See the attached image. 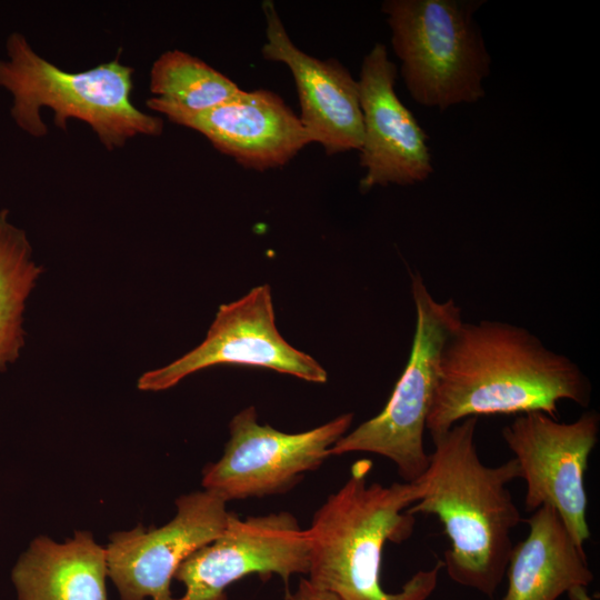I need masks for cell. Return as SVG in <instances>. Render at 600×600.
Wrapping results in <instances>:
<instances>
[{
	"instance_id": "9",
	"label": "cell",
	"mask_w": 600,
	"mask_h": 600,
	"mask_svg": "<svg viewBox=\"0 0 600 600\" xmlns=\"http://www.w3.org/2000/svg\"><path fill=\"white\" fill-rule=\"evenodd\" d=\"M217 364L267 368L314 383L328 380L326 369L314 358L292 347L278 331L268 284L221 304L199 346L161 368L142 373L137 388L167 390L186 377Z\"/></svg>"
},
{
	"instance_id": "18",
	"label": "cell",
	"mask_w": 600,
	"mask_h": 600,
	"mask_svg": "<svg viewBox=\"0 0 600 600\" xmlns=\"http://www.w3.org/2000/svg\"><path fill=\"white\" fill-rule=\"evenodd\" d=\"M8 214L0 210V371L19 358L24 346L26 302L43 272L26 232Z\"/></svg>"
},
{
	"instance_id": "2",
	"label": "cell",
	"mask_w": 600,
	"mask_h": 600,
	"mask_svg": "<svg viewBox=\"0 0 600 600\" xmlns=\"http://www.w3.org/2000/svg\"><path fill=\"white\" fill-rule=\"evenodd\" d=\"M477 423L469 417L431 437L427 469L412 481L417 501L406 511L436 516L450 541L441 559L449 578L492 598L506 577L511 532L521 521L508 488L520 479V469L514 458L493 467L481 461Z\"/></svg>"
},
{
	"instance_id": "12",
	"label": "cell",
	"mask_w": 600,
	"mask_h": 600,
	"mask_svg": "<svg viewBox=\"0 0 600 600\" xmlns=\"http://www.w3.org/2000/svg\"><path fill=\"white\" fill-rule=\"evenodd\" d=\"M397 66L383 43L363 57L358 79L362 113L361 192L377 186H409L429 178L433 168L428 136L398 98Z\"/></svg>"
},
{
	"instance_id": "14",
	"label": "cell",
	"mask_w": 600,
	"mask_h": 600,
	"mask_svg": "<svg viewBox=\"0 0 600 600\" xmlns=\"http://www.w3.org/2000/svg\"><path fill=\"white\" fill-rule=\"evenodd\" d=\"M173 123L202 134L216 150L243 168L266 171L286 166L311 137L299 116L276 92L242 90L233 99Z\"/></svg>"
},
{
	"instance_id": "4",
	"label": "cell",
	"mask_w": 600,
	"mask_h": 600,
	"mask_svg": "<svg viewBox=\"0 0 600 600\" xmlns=\"http://www.w3.org/2000/svg\"><path fill=\"white\" fill-rule=\"evenodd\" d=\"M8 60H0V87L13 98L11 117L34 138L48 133L40 110L53 111V122L67 131L74 118L86 122L111 151L137 136H160V117L139 110L131 100L133 68L119 57L80 72H68L39 56L20 32L7 39Z\"/></svg>"
},
{
	"instance_id": "1",
	"label": "cell",
	"mask_w": 600,
	"mask_h": 600,
	"mask_svg": "<svg viewBox=\"0 0 600 600\" xmlns=\"http://www.w3.org/2000/svg\"><path fill=\"white\" fill-rule=\"evenodd\" d=\"M591 383L580 367L527 329L503 321L464 322L447 340L426 420L430 436L469 418L543 412L558 403L588 407Z\"/></svg>"
},
{
	"instance_id": "20",
	"label": "cell",
	"mask_w": 600,
	"mask_h": 600,
	"mask_svg": "<svg viewBox=\"0 0 600 600\" xmlns=\"http://www.w3.org/2000/svg\"><path fill=\"white\" fill-rule=\"evenodd\" d=\"M570 600H593L584 587H579L568 592Z\"/></svg>"
},
{
	"instance_id": "10",
	"label": "cell",
	"mask_w": 600,
	"mask_h": 600,
	"mask_svg": "<svg viewBox=\"0 0 600 600\" xmlns=\"http://www.w3.org/2000/svg\"><path fill=\"white\" fill-rule=\"evenodd\" d=\"M307 530L287 511L240 519L230 512L223 533L188 557L174 573L186 591L174 600H228L226 589L250 574L262 580L308 574Z\"/></svg>"
},
{
	"instance_id": "5",
	"label": "cell",
	"mask_w": 600,
	"mask_h": 600,
	"mask_svg": "<svg viewBox=\"0 0 600 600\" xmlns=\"http://www.w3.org/2000/svg\"><path fill=\"white\" fill-rule=\"evenodd\" d=\"M481 0H387L381 10L412 99L446 110L484 97L491 58L473 19Z\"/></svg>"
},
{
	"instance_id": "15",
	"label": "cell",
	"mask_w": 600,
	"mask_h": 600,
	"mask_svg": "<svg viewBox=\"0 0 600 600\" xmlns=\"http://www.w3.org/2000/svg\"><path fill=\"white\" fill-rule=\"evenodd\" d=\"M528 536L512 547L500 600H557L593 581L584 550L570 537L557 511L542 506L526 519Z\"/></svg>"
},
{
	"instance_id": "3",
	"label": "cell",
	"mask_w": 600,
	"mask_h": 600,
	"mask_svg": "<svg viewBox=\"0 0 600 600\" xmlns=\"http://www.w3.org/2000/svg\"><path fill=\"white\" fill-rule=\"evenodd\" d=\"M372 462L352 464L344 484L320 506L307 530L310 547L308 581L340 600H428L443 569L439 559L419 570L396 592L381 582L387 542L412 534L416 517L406 510L417 501L412 482L368 483Z\"/></svg>"
},
{
	"instance_id": "7",
	"label": "cell",
	"mask_w": 600,
	"mask_h": 600,
	"mask_svg": "<svg viewBox=\"0 0 600 600\" xmlns=\"http://www.w3.org/2000/svg\"><path fill=\"white\" fill-rule=\"evenodd\" d=\"M352 420L353 413H343L311 430L287 433L259 423L254 407L244 408L229 423L221 458L204 467L202 487L227 502L286 493L322 464Z\"/></svg>"
},
{
	"instance_id": "6",
	"label": "cell",
	"mask_w": 600,
	"mask_h": 600,
	"mask_svg": "<svg viewBox=\"0 0 600 600\" xmlns=\"http://www.w3.org/2000/svg\"><path fill=\"white\" fill-rule=\"evenodd\" d=\"M416 310L412 348L404 370L380 413L347 432L330 449V456L371 452L394 463L404 482L427 469L423 446L426 420L438 383L442 349L462 323L453 299L438 301L419 273L411 277Z\"/></svg>"
},
{
	"instance_id": "13",
	"label": "cell",
	"mask_w": 600,
	"mask_h": 600,
	"mask_svg": "<svg viewBox=\"0 0 600 600\" xmlns=\"http://www.w3.org/2000/svg\"><path fill=\"white\" fill-rule=\"evenodd\" d=\"M266 20L263 59L280 62L290 70L300 106V121L312 143L328 156L359 150L362 142V113L359 86L337 59H319L289 37L273 1L261 4Z\"/></svg>"
},
{
	"instance_id": "11",
	"label": "cell",
	"mask_w": 600,
	"mask_h": 600,
	"mask_svg": "<svg viewBox=\"0 0 600 600\" xmlns=\"http://www.w3.org/2000/svg\"><path fill=\"white\" fill-rule=\"evenodd\" d=\"M227 501L210 490L176 500L177 513L160 528L142 524L110 536L108 577L121 600H174L170 584L180 564L198 549L219 538L228 523Z\"/></svg>"
},
{
	"instance_id": "16",
	"label": "cell",
	"mask_w": 600,
	"mask_h": 600,
	"mask_svg": "<svg viewBox=\"0 0 600 600\" xmlns=\"http://www.w3.org/2000/svg\"><path fill=\"white\" fill-rule=\"evenodd\" d=\"M107 577V549L89 531L62 543L39 536L12 569L18 600H108Z\"/></svg>"
},
{
	"instance_id": "8",
	"label": "cell",
	"mask_w": 600,
	"mask_h": 600,
	"mask_svg": "<svg viewBox=\"0 0 600 600\" xmlns=\"http://www.w3.org/2000/svg\"><path fill=\"white\" fill-rule=\"evenodd\" d=\"M599 429L600 417L590 410L572 422L543 412L522 413L501 432L526 482V511L553 508L582 550L590 538L584 473Z\"/></svg>"
},
{
	"instance_id": "17",
	"label": "cell",
	"mask_w": 600,
	"mask_h": 600,
	"mask_svg": "<svg viewBox=\"0 0 600 600\" xmlns=\"http://www.w3.org/2000/svg\"><path fill=\"white\" fill-rule=\"evenodd\" d=\"M150 110L173 122L182 116L202 113L234 97L242 89L210 64L182 50H167L150 70Z\"/></svg>"
},
{
	"instance_id": "19",
	"label": "cell",
	"mask_w": 600,
	"mask_h": 600,
	"mask_svg": "<svg viewBox=\"0 0 600 600\" xmlns=\"http://www.w3.org/2000/svg\"><path fill=\"white\" fill-rule=\"evenodd\" d=\"M286 600H340L337 596L316 588L307 578H302L294 591L286 593Z\"/></svg>"
}]
</instances>
